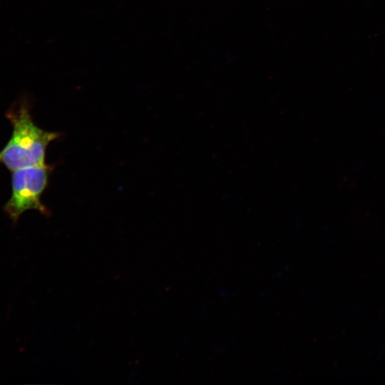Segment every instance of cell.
Segmentation results:
<instances>
[{
  "label": "cell",
  "mask_w": 385,
  "mask_h": 385,
  "mask_svg": "<svg viewBox=\"0 0 385 385\" xmlns=\"http://www.w3.org/2000/svg\"><path fill=\"white\" fill-rule=\"evenodd\" d=\"M48 175L49 168L45 165L11 172V195L4 210L14 223L29 210L46 213L41 197L47 186Z\"/></svg>",
  "instance_id": "obj_2"
},
{
  "label": "cell",
  "mask_w": 385,
  "mask_h": 385,
  "mask_svg": "<svg viewBox=\"0 0 385 385\" xmlns=\"http://www.w3.org/2000/svg\"><path fill=\"white\" fill-rule=\"evenodd\" d=\"M13 130L4 148L0 150V164L10 171L45 165L48 144L58 133L38 128L33 121L26 103L12 106L6 113Z\"/></svg>",
  "instance_id": "obj_1"
}]
</instances>
